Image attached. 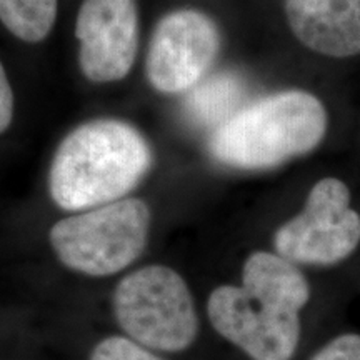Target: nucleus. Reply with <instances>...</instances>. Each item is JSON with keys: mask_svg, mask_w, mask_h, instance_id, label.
Returning <instances> with one entry per match:
<instances>
[{"mask_svg": "<svg viewBox=\"0 0 360 360\" xmlns=\"http://www.w3.org/2000/svg\"><path fill=\"white\" fill-rule=\"evenodd\" d=\"M244 85L233 74H215L202 79L195 87L188 90L186 101L187 114L200 125H212L217 129L225 120L238 112Z\"/></svg>", "mask_w": 360, "mask_h": 360, "instance_id": "10", "label": "nucleus"}, {"mask_svg": "<svg viewBox=\"0 0 360 360\" xmlns=\"http://www.w3.org/2000/svg\"><path fill=\"white\" fill-rule=\"evenodd\" d=\"M323 103L304 90H283L242 107L214 130L210 154L229 167L259 170L314 150L327 132Z\"/></svg>", "mask_w": 360, "mask_h": 360, "instance_id": "3", "label": "nucleus"}, {"mask_svg": "<svg viewBox=\"0 0 360 360\" xmlns=\"http://www.w3.org/2000/svg\"><path fill=\"white\" fill-rule=\"evenodd\" d=\"M150 165L152 150L137 129L115 119L92 120L57 147L49 191L60 209L89 210L120 200Z\"/></svg>", "mask_w": 360, "mask_h": 360, "instance_id": "2", "label": "nucleus"}, {"mask_svg": "<svg viewBox=\"0 0 360 360\" xmlns=\"http://www.w3.org/2000/svg\"><path fill=\"white\" fill-rule=\"evenodd\" d=\"M285 13L310 51L335 58L360 53V0H287Z\"/></svg>", "mask_w": 360, "mask_h": 360, "instance_id": "9", "label": "nucleus"}, {"mask_svg": "<svg viewBox=\"0 0 360 360\" xmlns=\"http://www.w3.org/2000/svg\"><path fill=\"white\" fill-rule=\"evenodd\" d=\"M13 115V94L8 84L6 69L0 62V134L7 130Z\"/></svg>", "mask_w": 360, "mask_h": 360, "instance_id": "14", "label": "nucleus"}, {"mask_svg": "<svg viewBox=\"0 0 360 360\" xmlns=\"http://www.w3.org/2000/svg\"><path fill=\"white\" fill-rule=\"evenodd\" d=\"M309 299L310 285L295 264L259 250L245 260L242 285L212 290L207 314L217 334L252 360H290Z\"/></svg>", "mask_w": 360, "mask_h": 360, "instance_id": "1", "label": "nucleus"}, {"mask_svg": "<svg viewBox=\"0 0 360 360\" xmlns=\"http://www.w3.org/2000/svg\"><path fill=\"white\" fill-rule=\"evenodd\" d=\"M89 360H162L152 352L129 337L112 335L98 342L90 352Z\"/></svg>", "mask_w": 360, "mask_h": 360, "instance_id": "12", "label": "nucleus"}, {"mask_svg": "<svg viewBox=\"0 0 360 360\" xmlns=\"http://www.w3.org/2000/svg\"><path fill=\"white\" fill-rule=\"evenodd\" d=\"M360 244V215L350 209V191L339 179L319 180L304 210L274 236V247L292 264L334 265Z\"/></svg>", "mask_w": 360, "mask_h": 360, "instance_id": "6", "label": "nucleus"}, {"mask_svg": "<svg viewBox=\"0 0 360 360\" xmlns=\"http://www.w3.org/2000/svg\"><path fill=\"white\" fill-rule=\"evenodd\" d=\"M57 19V0H0V22L24 42H40Z\"/></svg>", "mask_w": 360, "mask_h": 360, "instance_id": "11", "label": "nucleus"}, {"mask_svg": "<svg viewBox=\"0 0 360 360\" xmlns=\"http://www.w3.org/2000/svg\"><path fill=\"white\" fill-rule=\"evenodd\" d=\"M84 75L97 84L124 79L139 49L135 0H84L75 22Z\"/></svg>", "mask_w": 360, "mask_h": 360, "instance_id": "8", "label": "nucleus"}, {"mask_svg": "<svg viewBox=\"0 0 360 360\" xmlns=\"http://www.w3.org/2000/svg\"><path fill=\"white\" fill-rule=\"evenodd\" d=\"M310 360H360V335L342 334L335 337Z\"/></svg>", "mask_w": 360, "mask_h": 360, "instance_id": "13", "label": "nucleus"}, {"mask_svg": "<svg viewBox=\"0 0 360 360\" xmlns=\"http://www.w3.org/2000/svg\"><path fill=\"white\" fill-rule=\"evenodd\" d=\"M219 49L220 34L210 17L192 8L170 12L148 45V82L162 94L188 92L204 79Z\"/></svg>", "mask_w": 360, "mask_h": 360, "instance_id": "7", "label": "nucleus"}, {"mask_svg": "<svg viewBox=\"0 0 360 360\" xmlns=\"http://www.w3.org/2000/svg\"><path fill=\"white\" fill-rule=\"evenodd\" d=\"M112 305L129 339L150 350L182 352L199 334L191 289L165 265H147L125 276L117 283Z\"/></svg>", "mask_w": 360, "mask_h": 360, "instance_id": "5", "label": "nucleus"}, {"mask_svg": "<svg viewBox=\"0 0 360 360\" xmlns=\"http://www.w3.org/2000/svg\"><path fill=\"white\" fill-rule=\"evenodd\" d=\"M150 210L139 199H120L58 220L49 240L74 272L107 277L135 262L147 245Z\"/></svg>", "mask_w": 360, "mask_h": 360, "instance_id": "4", "label": "nucleus"}]
</instances>
